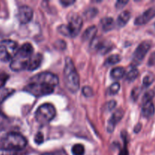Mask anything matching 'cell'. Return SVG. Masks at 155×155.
Returning a JSON list of instances; mask_svg holds the SVG:
<instances>
[{
	"mask_svg": "<svg viewBox=\"0 0 155 155\" xmlns=\"http://www.w3.org/2000/svg\"><path fill=\"white\" fill-rule=\"evenodd\" d=\"M83 94L84 96L89 98V97H92L94 95V92L92 88H90L89 86H84L83 88Z\"/></svg>",
	"mask_w": 155,
	"mask_h": 155,
	"instance_id": "484cf974",
	"label": "cell"
},
{
	"mask_svg": "<svg viewBox=\"0 0 155 155\" xmlns=\"http://www.w3.org/2000/svg\"><path fill=\"white\" fill-rule=\"evenodd\" d=\"M142 124H140V123H139V124H136V127H135V128H134L135 133H139V132H140V130H142Z\"/></svg>",
	"mask_w": 155,
	"mask_h": 155,
	"instance_id": "d6a6232c",
	"label": "cell"
},
{
	"mask_svg": "<svg viewBox=\"0 0 155 155\" xmlns=\"http://www.w3.org/2000/svg\"><path fill=\"white\" fill-rule=\"evenodd\" d=\"M97 33V27L95 26H91L88 27L82 36L83 41H92L95 38Z\"/></svg>",
	"mask_w": 155,
	"mask_h": 155,
	"instance_id": "2e32d148",
	"label": "cell"
},
{
	"mask_svg": "<svg viewBox=\"0 0 155 155\" xmlns=\"http://www.w3.org/2000/svg\"><path fill=\"white\" fill-rule=\"evenodd\" d=\"M151 47V42L150 41H144L138 45V47L133 53V61L135 65L139 64L143 61Z\"/></svg>",
	"mask_w": 155,
	"mask_h": 155,
	"instance_id": "ba28073f",
	"label": "cell"
},
{
	"mask_svg": "<svg viewBox=\"0 0 155 155\" xmlns=\"http://www.w3.org/2000/svg\"><path fill=\"white\" fill-rule=\"evenodd\" d=\"M0 155H12V154L9 151L0 148Z\"/></svg>",
	"mask_w": 155,
	"mask_h": 155,
	"instance_id": "836d02e7",
	"label": "cell"
},
{
	"mask_svg": "<svg viewBox=\"0 0 155 155\" xmlns=\"http://www.w3.org/2000/svg\"><path fill=\"white\" fill-rule=\"evenodd\" d=\"M139 70L136 68V67L133 66L130 68V71L127 73H126V80L129 82H133L134 80H136V79L137 78L138 76H139Z\"/></svg>",
	"mask_w": 155,
	"mask_h": 155,
	"instance_id": "d6986e66",
	"label": "cell"
},
{
	"mask_svg": "<svg viewBox=\"0 0 155 155\" xmlns=\"http://www.w3.org/2000/svg\"><path fill=\"white\" fill-rule=\"evenodd\" d=\"M56 115V110L54 106L49 103H45L38 107L35 113L36 121L41 125H46L52 120Z\"/></svg>",
	"mask_w": 155,
	"mask_h": 155,
	"instance_id": "8992f818",
	"label": "cell"
},
{
	"mask_svg": "<svg viewBox=\"0 0 155 155\" xmlns=\"http://www.w3.org/2000/svg\"><path fill=\"white\" fill-rule=\"evenodd\" d=\"M97 13H98V10L96 8H91L87 9L85 12L84 15L87 19H91L92 18L95 17L97 15Z\"/></svg>",
	"mask_w": 155,
	"mask_h": 155,
	"instance_id": "d4e9b609",
	"label": "cell"
},
{
	"mask_svg": "<svg viewBox=\"0 0 155 155\" xmlns=\"http://www.w3.org/2000/svg\"><path fill=\"white\" fill-rule=\"evenodd\" d=\"M27 139L22 135L10 133L3 136L0 140V148L7 151H21L27 145Z\"/></svg>",
	"mask_w": 155,
	"mask_h": 155,
	"instance_id": "277c9868",
	"label": "cell"
},
{
	"mask_svg": "<svg viewBox=\"0 0 155 155\" xmlns=\"http://www.w3.org/2000/svg\"><path fill=\"white\" fill-rule=\"evenodd\" d=\"M64 81L65 87L71 93H75L80 88V77L71 58H65L64 68Z\"/></svg>",
	"mask_w": 155,
	"mask_h": 155,
	"instance_id": "7a4b0ae2",
	"label": "cell"
},
{
	"mask_svg": "<svg viewBox=\"0 0 155 155\" xmlns=\"http://www.w3.org/2000/svg\"><path fill=\"white\" fill-rule=\"evenodd\" d=\"M128 3V1H123V0H119L116 2V8L117 9H120L124 8L126 5Z\"/></svg>",
	"mask_w": 155,
	"mask_h": 155,
	"instance_id": "f546056e",
	"label": "cell"
},
{
	"mask_svg": "<svg viewBox=\"0 0 155 155\" xmlns=\"http://www.w3.org/2000/svg\"><path fill=\"white\" fill-rule=\"evenodd\" d=\"M83 26V19L77 15H73L68 20V24H61L58 27L61 34L68 37H75L80 33Z\"/></svg>",
	"mask_w": 155,
	"mask_h": 155,
	"instance_id": "5b68a950",
	"label": "cell"
},
{
	"mask_svg": "<svg viewBox=\"0 0 155 155\" xmlns=\"http://www.w3.org/2000/svg\"><path fill=\"white\" fill-rule=\"evenodd\" d=\"M140 92H141V89H140V88L136 87V88H135L134 89H133V92H132L131 96H132V98H133V100H134V101L137 100V98H139V94H140Z\"/></svg>",
	"mask_w": 155,
	"mask_h": 155,
	"instance_id": "4316f807",
	"label": "cell"
},
{
	"mask_svg": "<svg viewBox=\"0 0 155 155\" xmlns=\"http://www.w3.org/2000/svg\"><path fill=\"white\" fill-rule=\"evenodd\" d=\"M58 84V78L55 74L43 72L33 76L24 90L36 97H42L52 93Z\"/></svg>",
	"mask_w": 155,
	"mask_h": 155,
	"instance_id": "6da1fadb",
	"label": "cell"
},
{
	"mask_svg": "<svg viewBox=\"0 0 155 155\" xmlns=\"http://www.w3.org/2000/svg\"><path fill=\"white\" fill-rule=\"evenodd\" d=\"M155 107L152 101L143 104L142 108V115L145 118H151L154 115Z\"/></svg>",
	"mask_w": 155,
	"mask_h": 155,
	"instance_id": "5bb4252c",
	"label": "cell"
},
{
	"mask_svg": "<svg viewBox=\"0 0 155 155\" xmlns=\"http://www.w3.org/2000/svg\"><path fill=\"white\" fill-rule=\"evenodd\" d=\"M155 64V51L152 53L150 56L149 59H148V65L149 67L153 66Z\"/></svg>",
	"mask_w": 155,
	"mask_h": 155,
	"instance_id": "4dcf8cb0",
	"label": "cell"
},
{
	"mask_svg": "<svg viewBox=\"0 0 155 155\" xmlns=\"http://www.w3.org/2000/svg\"><path fill=\"white\" fill-rule=\"evenodd\" d=\"M154 27H155V24H154Z\"/></svg>",
	"mask_w": 155,
	"mask_h": 155,
	"instance_id": "8d00e7d4",
	"label": "cell"
},
{
	"mask_svg": "<svg viewBox=\"0 0 155 155\" xmlns=\"http://www.w3.org/2000/svg\"><path fill=\"white\" fill-rule=\"evenodd\" d=\"M155 17V6L149 8L143 12L142 15L138 16L134 21L136 25H144L149 22Z\"/></svg>",
	"mask_w": 155,
	"mask_h": 155,
	"instance_id": "8fae6325",
	"label": "cell"
},
{
	"mask_svg": "<svg viewBox=\"0 0 155 155\" xmlns=\"http://www.w3.org/2000/svg\"><path fill=\"white\" fill-rule=\"evenodd\" d=\"M155 80V77L152 73H149L147 75L145 76V77L143 78V81H142V83H143V86L145 87H148V86H151L153 83H154Z\"/></svg>",
	"mask_w": 155,
	"mask_h": 155,
	"instance_id": "44dd1931",
	"label": "cell"
},
{
	"mask_svg": "<svg viewBox=\"0 0 155 155\" xmlns=\"http://www.w3.org/2000/svg\"><path fill=\"white\" fill-rule=\"evenodd\" d=\"M85 148L84 146L81 144L74 145L72 148L73 155H84Z\"/></svg>",
	"mask_w": 155,
	"mask_h": 155,
	"instance_id": "7402d4cb",
	"label": "cell"
},
{
	"mask_svg": "<svg viewBox=\"0 0 155 155\" xmlns=\"http://www.w3.org/2000/svg\"><path fill=\"white\" fill-rule=\"evenodd\" d=\"M125 69L124 68H121V67L114 68L110 71V77L113 79H115V80H120V79L123 78L125 76Z\"/></svg>",
	"mask_w": 155,
	"mask_h": 155,
	"instance_id": "ac0fdd59",
	"label": "cell"
},
{
	"mask_svg": "<svg viewBox=\"0 0 155 155\" xmlns=\"http://www.w3.org/2000/svg\"><path fill=\"white\" fill-rule=\"evenodd\" d=\"M124 114V111L122 109H118V110H115L114 114L112 115L111 117L109 119L108 123H107V130L109 133H112L114 130L115 127L117 124L119 123V121L121 120Z\"/></svg>",
	"mask_w": 155,
	"mask_h": 155,
	"instance_id": "7c38bea8",
	"label": "cell"
},
{
	"mask_svg": "<svg viewBox=\"0 0 155 155\" xmlns=\"http://www.w3.org/2000/svg\"><path fill=\"white\" fill-rule=\"evenodd\" d=\"M2 121L0 119V130H2Z\"/></svg>",
	"mask_w": 155,
	"mask_h": 155,
	"instance_id": "d590c367",
	"label": "cell"
},
{
	"mask_svg": "<svg viewBox=\"0 0 155 155\" xmlns=\"http://www.w3.org/2000/svg\"><path fill=\"white\" fill-rule=\"evenodd\" d=\"M42 61V55L40 53H36L33 54L30 59L28 60V62L27 64L26 67V71H33L39 68L40 64Z\"/></svg>",
	"mask_w": 155,
	"mask_h": 155,
	"instance_id": "4fadbf2b",
	"label": "cell"
},
{
	"mask_svg": "<svg viewBox=\"0 0 155 155\" xmlns=\"http://www.w3.org/2000/svg\"><path fill=\"white\" fill-rule=\"evenodd\" d=\"M75 2L74 0H61L60 3L64 7H68V6L71 5L72 4Z\"/></svg>",
	"mask_w": 155,
	"mask_h": 155,
	"instance_id": "f1b7e54d",
	"label": "cell"
},
{
	"mask_svg": "<svg viewBox=\"0 0 155 155\" xmlns=\"http://www.w3.org/2000/svg\"><path fill=\"white\" fill-rule=\"evenodd\" d=\"M120 59L121 58L119 54H113V55H110L105 60L104 65L108 67L113 66V65L116 64L118 62L120 61Z\"/></svg>",
	"mask_w": 155,
	"mask_h": 155,
	"instance_id": "ffe728a7",
	"label": "cell"
},
{
	"mask_svg": "<svg viewBox=\"0 0 155 155\" xmlns=\"http://www.w3.org/2000/svg\"><path fill=\"white\" fill-rule=\"evenodd\" d=\"M41 155H66V154L62 152H55V153H47V154H43Z\"/></svg>",
	"mask_w": 155,
	"mask_h": 155,
	"instance_id": "e575fe53",
	"label": "cell"
},
{
	"mask_svg": "<svg viewBox=\"0 0 155 155\" xmlns=\"http://www.w3.org/2000/svg\"><path fill=\"white\" fill-rule=\"evenodd\" d=\"M117 104L115 101H110L107 103V108H108L109 110H112L113 109L115 108Z\"/></svg>",
	"mask_w": 155,
	"mask_h": 155,
	"instance_id": "1f68e13d",
	"label": "cell"
},
{
	"mask_svg": "<svg viewBox=\"0 0 155 155\" xmlns=\"http://www.w3.org/2000/svg\"><path fill=\"white\" fill-rule=\"evenodd\" d=\"M33 47L29 42L24 43L18 48L16 54L12 58L10 64V68L14 71H25L27 64L30 58L33 54Z\"/></svg>",
	"mask_w": 155,
	"mask_h": 155,
	"instance_id": "3957f363",
	"label": "cell"
},
{
	"mask_svg": "<svg viewBox=\"0 0 155 155\" xmlns=\"http://www.w3.org/2000/svg\"><path fill=\"white\" fill-rule=\"evenodd\" d=\"M100 25H101V29L104 32L110 31L114 28V19L110 17H106V18H102L100 21Z\"/></svg>",
	"mask_w": 155,
	"mask_h": 155,
	"instance_id": "9a60e30c",
	"label": "cell"
},
{
	"mask_svg": "<svg viewBox=\"0 0 155 155\" xmlns=\"http://www.w3.org/2000/svg\"><path fill=\"white\" fill-rule=\"evenodd\" d=\"M120 89V85L119 83H114L110 87L108 88V93L110 95H115L119 92Z\"/></svg>",
	"mask_w": 155,
	"mask_h": 155,
	"instance_id": "cb8c5ba5",
	"label": "cell"
},
{
	"mask_svg": "<svg viewBox=\"0 0 155 155\" xmlns=\"http://www.w3.org/2000/svg\"><path fill=\"white\" fill-rule=\"evenodd\" d=\"M44 141V136L42 133H38L36 136H35V142L38 145H40Z\"/></svg>",
	"mask_w": 155,
	"mask_h": 155,
	"instance_id": "83f0119b",
	"label": "cell"
},
{
	"mask_svg": "<svg viewBox=\"0 0 155 155\" xmlns=\"http://www.w3.org/2000/svg\"><path fill=\"white\" fill-rule=\"evenodd\" d=\"M130 18H131V13L129 11H124L118 16L117 20V25L120 27H124L129 22Z\"/></svg>",
	"mask_w": 155,
	"mask_h": 155,
	"instance_id": "e0dca14e",
	"label": "cell"
},
{
	"mask_svg": "<svg viewBox=\"0 0 155 155\" xmlns=\"http://www.w3.org/2000/svg\"><path fill=\"white\" fill-rule=\"evenodd\" d=\"M18 50V45L15 41L6 39L0 42V61H12Z\"/></svg>",
	"mask_w": 155,
	"mask_h": 155,
	"instance_id": "52a82bcc",
	"label": "cell"
},
{
	"mask_svg": "<svg viewBox=\"0 0 155 155\" xmlns=\"http://www.w3.org/2000/svg\"><path fill=\"white\" fill-rule=\"evenodd\" d=\"M113 45L110 42L104 40L101 38H94L91 41L90 48L91 49L97 51V52L101 53V54H105L108 52L112 49Z\"/></svg>",
	"mask_w": 155,
	"mask_h": 155,
	"instance_id": "9c48e42d",
	"label": "cell"
},
{
	"mask_svg": "<svg viewBox=\"0 0 155 155\" xmlns=\"http://www.w3.org/2000/svg\"><path fill=\"white\" fill-rule=\"evenodd\" d=\"M155 96V92L154 90H148L144 94V96L142 98V103L145 104L147 102L151 101V100L154 98Z\"/></svg>",
	"mask_w": 155,
	"mask_h": 155,
	"instance_id": "603a6c76",
	"label": "cell"
},
{
	"mask_svg": "<svg viewBox=\"0 0 155 155\" xmlns=\"http://www.w3.org/2000/svg\"><path fill=\"white\" fill-rule=\"evenodd\" d=\"M33 16V11L30 6L21 5L18 8L17 18L21 24H26L30 22Z\"/></svg>",
	"mask_w": 155,
	"mask_h": 155,
	"instance_id": "30bf717a",
	"label": "cell"
}]
</instances>
